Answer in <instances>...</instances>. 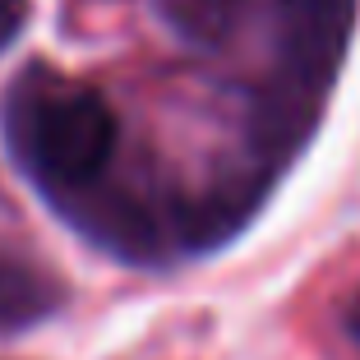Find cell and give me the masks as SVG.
<instances>
[{"instance_id": "6da1fadb", "label": "cell", "mask_w": 360, "mask_h": 360, "mask_svg": "<svg viewBox=\"0 0 360 360\" xmlns=\"http://www.w3.org/2000/svg\"><path fill=\"white\" fill-rule=\"evenodd\" d=\"M5 143L14 167L56 208H70L106 176L120 125L97 88L32 65L5 93Z\"/></svg>"}, {"instance_id": "7a4b0ae2", "label": "cell", "mask_w": 360, "mask_h": 360, "mask_svg": "<svg viewBox=\"0 0 360 360\" xmlns=\"http://www.w3.org/2000/svg\"><path fill=\"white\" fill-rule=\"evenodd\" d=\"M60 300L65 291L56 273H46L42 264L23 255H0V333H23L42 323Z\"/></svg>"}, {"instance_id": "3957f363", "label": "cell", "mask_w": 360, "mask_h": 360, "mask_svg": "<svg viewBox=\"0 0 360 360\" xmlns=\"http://www.w3.org/2000/svg\"><path fill=\"white\" fill-rule=\"evenodd\" d=\"M28 23V0H0V51L14 42Z\"/></svg>"}, {"instance_id": "277c9868", "label": "cell", "mask_w": 360, "mask_h": 360, "mask_svg": "<svg viewBox=\"0 0 360 360\" xmlns=\"http://www.w3.org/2000/svg\"><path fill=\"white\" fill-rule=\"evenodd\" d=\"M342 328H347V338L360 347V291L347 300V314H342Z\"/></svg>"}]
</instances>
